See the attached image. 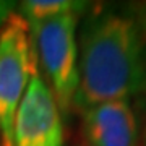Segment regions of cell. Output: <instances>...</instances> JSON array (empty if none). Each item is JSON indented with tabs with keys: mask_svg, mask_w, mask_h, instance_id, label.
I'll return each instance as SVG.
<instances>
[{
	"mask_svg": "<svg viewBox=\"0 0 146 146\" xmlns=\"http://www.w3.org/2000/svg\"><path fill=\"white\" fill-rule=\"evenodd\" d=\"M133 20L136 21L141 36H143V39L146 42V2L135 7V16H133Z\"/></svg>",
	"mask_w": 146,
	"mask_h": 146,
	"instance_id": "52a82bcc",
	"label": "cell"
},
{
	"mask_svg": "<svg viewBox=\"0 0 146 146\" xmlns=\"http://www.w3.org/2000/svg\"><path fill=\"white\" fill-rule=\"evenodd\" d=\"M2 146H3V145H2Z\"/></svg>",
	"mask_w": 146,
	"mask_h": 146,
	"instance_id": "8fae6325",
	"label": "cell"
},
{
	"mask_svg": "<svg viewBox=\"0 0 146 146\" xmlns=\"http://www.w3.org/2000/svg\"><path fill=\"white\" fill-rule=\"evenodd\" d=\"M141 146H146V117L143 120V128H141Z\"/></svg>",
	"mask_w": 146,
	"mask_h": 146,
	"instance_id": "9c48e42d",
	"label": "cell"
},
{
	"mask_svg": "<svg viewBox=\"0 0 146 146\" xmlns=\"http://www.w3.org/2000/svg\"><path fill=\"white\" fill-rule=\"evenodd\" d=\"M13 2H3L0 0V29L3 26V23L7 21V18L13 13Z\"/></svg>",
	"mask_w": 146,
	"mask_h": 146,
	"instance_id": "ba28073f",
	"label": "cell"
},
{
	"mask_svg": "<svg viewBox=\"0 0 146 146\" xmlns=\"http://www.w3.org/2000/svg\"><path fill=\"white\" fill-rule=\"evenodd\" d=\"M84 8L86 3L73 0H26L20 7L21 15L28 23H39L68 13L80 15Z\"/></svg>",
	"mask_w": 146,
	"mask_h": 146,
	"instance_id": "8992f818",
	"label": "cell"
},
{
	"mask_svg": "<svg viewBox=\"0 0 146 146\" xmlns=\"http://www.w3.org/2000/svg\"><path fill=\"white\" fill-rule=\"evenodd\" d=\"M76 146H86V145H84V143H80V145H76Z\"/></svg>",
	"mask_w": 146,
	"mask_h": 146,
	"instance_id": "30bf717a",
	"label": "cell"
},
{
	"mask_svg": "<svg viewBox=\"0 0 146 146\" xmlns=\"http://www.w3.org/2000/svg\"><path fill=\"white\" fill-rule=\"evenodd\" d=\"M36 75L37 54L31 26L21 13L13 11L0 29V131L3 146H13L16 109Z\"/></svg>",
	"mask_w": 146,
	"mask_h": 146,
	"instance_id": "7a4b0ae2",
	"label": "cell"
},
{
	"mask_svg": "<svg viewBox=\"0 0 146 146\" xmlns=\"http://www.w3.org/2000/svg\"><path fill=\"white\" fill-rule=\"evenodd\" d=\"M78 15L55 16L50 20L29 23L36 54L50 81V91L60 112H68L78 88Z\"/></svg>",
	"mask_w": 146,
	"mask_h": 146,
	"instance_id": "3957f363",
	"label": "cell"
},
{
	"mask_svg": "<svg viewBox=\"0 0 146 146\" xmlns=\"http://www.w3.org/2000/svg\"><path fill=\"white\" fill-rule=\"evenodd\" d=\"M13 146H63L60 109L39 75L29 81L16 109Z\"/></svg>",
	"mask_w": 146,
	"mask_h": 146,
	"instance_id": "277c9868",
	"label": "cell"
},
{
	"mask_svg": "<svg viewBox=\"0 0 146 146\" xmlns=\"http://www.w3.org/2000/svg\"><path fill=\"white\" fill-rule=\"evenodd\" d=\"M86 146H141V131L128 101H107L81 112Z\"/></svg>",
	"mask_w": 146,
	"mask_h": 146,
	"instance_id": "5b68a950",
	"label": "cell"
},
{
	"mask_svg": "<svg viewBox=\"0 0 146 146\" xmlns=\"http://www.w3.org/2000/svg\"><path fill=\"white\" fill-rule=\"evenodd\" d=\"M78 76L73 106L80 112L146 93V42L133 16L102 11L84 21Z\"/></svg>",
	"mask_w": 146,
	"mask_h": 146,
	"instance_id": "6da1fadb",
	"label": "cell"
}]
</instances>
